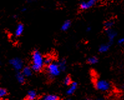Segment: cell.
Here are the masks:
<instances>
[{
	"label": "cell",
	"instance_id": "30bf717a",
	"mask_svg": "<svg viewBox=\"0 0 124 100\" xmlns=\"http://www.w3.org/2000/svg\"><path fill=\"white\" fill-rule=\"evenodd\" d=\"M38 97L37 92L34 90H29L27 93L25 100H36Z\"/></svg>",
	"mask_w": 124,
	"mask_h": 100
},
{
	"label": "cell",
	"instance_id": "d6986e66",
	"mask_svg": "<svg viewBox=\"0 0 124 100\" xmlns=\"http://www.w3.org/2000/svg\"><path fill=\"white\" fill-rule=\"evenodd\" d=\"M54 58H53L52 56H47L46 57L44 58V65H45V66H48V65H51V63H53L54 62Z\"/></svg>",
	"mask_w": 124,
	"mask_h": 100
},
{
	"label": "cell",
	"instance_id": "277c9868",
	"mask_svg": "<svg viewBox=\"0 0 124 100\" xmlns=\"http://www.w3.org/2000/svg\"><path fill=\"white\" fill-rule=\"evenodd\" d=\"M9 64L16 72L21 71L24 67V62L21 58L15 57L9 59Z\"/></svg>",
	"mask_w": 124,
	"mask_h": 100
},
{
	"label": "cell",
	"instance_id": "603a6c76",
	"mask_svg": "<svg viewBox=\"0 0 124 100\" xmlns=\"http://www.w3.org/2000/svg\"><path fill=\"white\" fill-rule=\"evenodd\" d=\"M27 10H28V9H27V8H22L21 9V13H24V12L26 11Z\"/></svg>",
	"mask_w": 124,
	"mask_h": 100
},
{
	"label": "cell",
	"instance_id": "8fae6325",
	"mask_svg": "<svg viewBox=\"0 0 124 100\" xmlns=\"http://www.w3.org/2000/svg\"><path fill=\"white\" fill-rule=\"evenodd\" d=\"M16 79L17 80L19 84H25L26 81V78L24 76L23 73L21 71H18L16 73V75H15Z\"/></svg>",
	"mask_w": 124,
	"mask_h": 100
},
{
	"label": "cell",
	"instance_id": "6da1fadb",
	"mask_svg": "<svg viewBox=\"0 0 124 100\" xmlns=\"http://www.w3.org/2000/svg\"><path fill=\"white\" fill-rule=\"evenodd\" d=\"M31 67L34 73L41 72L44 67H46L44 65V57L38 50H33L31 53Z\"/></svg>",
	"mask_w": 124,
	"mask_h": 100
},
{
	"label": "cell",
	"instance_id": "7c38bea8",
	"mask_svg": "<svg viewBox=\"0 0 124 100\" xmlns=\"http://www.w3.org/2000/svg\"><path fill=\"white\" fill-rule=\"evenodd\" d=\"M111 46H112L107 42L106 43H103V44H101L99 47L98 49V51L100 53H107V51H109V50L110 49Z\"/></svg>",
	"mask_w": 124,
	"mask_h": 100
},
{
	"label": "cell",
	"instance_id": "d4e9b609",
	"mask_svg": "<svg viewBox=\"0 0 124 100\" xmlns=\"http://www.w3.org/2000/svg\"><path fill=\"white\" fill-rule=\"evenodd\" d=\"M13 18H15V19H16V18H18V16H17V15H14V16H13Z\"/></svg>",
	"mask_w": 124,
	"mask_h": 100
},
{
	"label": "cell",
	"instance_id": "484cf974",
	"mask_svg": "<svg viewBox=\"0 0 124 100\" xmlns=\"http://www.w3.org/2000/svg\"><path fill=\"white\" fill-rule=\"evenodd\" d=\"M66 100H72V98H68L66 99Z\"/></svg>",
	"mask_w": 124,
	"mask_h": 100
},
{
	"label": "cell",
	"instance_id": "4fadbf2b",
	"mask_svg": "<svg viewBox=\"0 0 124 100\" xmlns=\"http://www.w3.org/2000/svg\"><path fill=\"white\" fill-rule=\"evenodd\" d=\"M72 26V21L70 19H66V21H64L62 24L61 26V30L62 31H67L70 29V28Z\"/></svg>",
	"mask_w": 124,
	"mask_h": 100
},
{
	"label": "cell",
	"instance_id": "cb8c5ba5",
	"mask_svg": "<svg viewBox=\"0 0 124 100\" xmlns=\"http://www.w3.org/2000/svg\"><path fill=\"white\" fill-rule=\"evenodd\" d=\"M95 100H104V98H103L102 97H99L95 99Z\"/></svg>",
	"mask_w": 124,
	"mask_h": 100
},
{
	"label": "cell",
	"instance_id": "e0dca14e",
	"mask_svg": "<svg viewBox=\"0 0 124 100\" xmlns=\"http://www.w3.org/2000/svg\"><path fill=\"white\" fill-rule=\"evenodd\" d=\"M41 100H59V97L56 94H46Z\"/></svg>",
	"mask_w": 124,
	"mask_h": 100
},
{
	"label": "cell",
	"instance_id": "7a4b0ae2",
	"mask_svg": "<svg viewBox=\"0 0 124 100\" xmlns=\"http://www.w3.org/2000/svg\"><path fill=\"white\" fill-rule=\"evenodd\" d=\"M46 70L51 79H54L55 77L59 76L62 73L59 67L58 63L56 61H54L51 65L46 66Z\"/></svg>",
	"mask_w": 124,
	"mask_h": 100
},
{
	"label": "cell",
	"instance_id": "3957f363",
	"mask_svg": "<svg viewBox=\"0 0 124 100\" xmlns=\"http://www.w3.org/2000/svg\"><path fill=\"white\" fill-rule=\"evenodd\" d=\"M94 87L97 90L102 92L109 91L111 88V84L109 81L105 80H97L94 83Z\"/></svg>",
	"mask_w": 124,
	"mask_h": 100
},
{
	"label": "cell",
	"instance_id": "5bb4252c",
	"mask_svg": "<svg viewBox=\"0 0 124 100\" xmlns=\"http://www.w3.org/2000/svg\"><path fill=\"white\" fill-rule=\"evenodd\" d=\"M57 63H58L59 67L61 71V72L66 71V69H67V60L66 58H63L60 59Z\"/></svg>",
	"mask_w": 124,
	"mask_h": 100
},
{
	"label": "cell",
	"instance_id": "ba28073f",
	"mask_svg": "<svg viewBox=\"0 0 124 100\" xmlns=\"http://www.w3.org/2000/svg\"><path fill=\"white\" fill-rule=\"evenodd\" d=\"M24 31V25L22 23H19L17 25L15 29V35L16 37H19L22 36L23 34Z\"/></svg>",
	"mask_w": 124,
	"mask_h": 100
},
{
	"label": "cell",
	"instance_id": "ac0fdd59",
	"mask_svg": "<svg viewBox=\"0 0 124 100\" xmlns=\"http://www.w3.org/2000/svg\"><path fill=\"white\" fill-rule=\"evenodd\" d=\"M72 80V79L70 75H67L64 78V80H63V84H64L65 86H69L73 82V81Z\"/></svg>",
	"mask_w": 124,
	"mask_h": 100
},
{
	"label": "cell",
	"instance_id": "5b68a950",
	"mask_svg": "<svg viewBox=\"0 0 124 100\" xmlns=\"http://www.w3.org/2000/svg\"><path fill=\"white\" fill-rule=\"evenodd\" d=\"M98 1L97 0H89V1H80L79 4V10L85 11L91 9L96 5V3Z\"/></svg>",
	"mask_w": 124,
	"mask_h": 100
},
{
	"label": "cell",
	"instance_id": "7402d4cb",
	"mask_svg": "<svg viewBox=\"0 0 124 100\" xmlns=\"http://www.w3.org/2000/svg\"><path fill=\"white\" fill-rule=\"evenodd\" d=\"M91 31H92V27L91 26H87L86 28V29H85V31H86L87 33L91 32Z\"/></svg>",
	"mask_w": 124,
	"mask_h": 100
},
{
	"label": "cell",
	"instance_id": "44dd1931",
	"mask_svg": "<svg viewBox=\"0 0 124 100\" xmlns=\"http://www.w3.org/2000/svg\"><path fill=\"white\" fill-rule=\"evenodd\" d=\"M117 44L119 46L124 45V37H122L117 40Z\"/></svg>",
	"mask_w": 124,
	"mask_h": 100
},
{
	"label": "cell",
	"instance_id": "ffe728a7",
	"mask_svg": "<svg viewBox=\"0 0 124 100\" xmlns=\"http://www.w3.org/2000/svg\"><path fill=\"white\" fill-rule=\"evenodd\" d=\"M8 95V90L5 88H0V98L1 99L5 98Z\"/></svg>",
	"mask_w": 124,
	"mask_h": 100
},
{
	"label": "cell",
	"instance_id": "52a82bcc",
	"mask_svg": "<svg viewBox=\"0 0 124 100\" xmlns=\"http://www.w3.org/2000/svg\"><path fill=\"white\" fill-rule=\"evenodd\" d=\"M78 88V83L76 81H73L72 83L69 86L68 89L66 91V94L67 96H71L75 93Z\"/></svg>",
	"mask_w": 124,
	"mask_h": 100
},
{
	"label": "cell",
	"instance_id": "2e32d148",
	"mask_svg": "<svg viewBox=\"0 0 124 100\" xmlns=\"http://www.w3.org/2000/svg\"><path fill=\"white\" fill-rule=\"evenodd\" d=\"M99 58L96 56H91L87 59V63L89 65H94L99 63Z\"/></svg>",
	"mask_w": 124,
	"mask_h": 100
},
{
	"label": "cell",
	"instance_id": "9a60e30c",
	"mask_svg": "<svg viewBox=\"0 0 124 100\" xmlns=\"http://www.w3.org/2000/svg\"><path fill=\"white\" fill-rule=\"evenodd\" d=\"M114 25H115V21L114 19H108L105 21L104 23V30L112 29Z\"/></svg>",
	"mask_w": 124,
	"mask_h": 100
},
{
	"label": "cell",
	"instance_id": "8992f818",
	"mask_svg": "<svg viewBox=\"0 0 124 100\" xmlns=\"http://www.w3.org/2000/svg\"><path fill=\"white\" fill-rule=\"evenodd\" d=\"M104 31H105V34H106L107 39H108L107 43H109L111 46H112V44H114V40L117 36V31L113 29V28L112 29H109V30H104Z\"/></svg>",
	"mask_w": 124,
	"mask_h": 100
},
{
	"label": "cell",
	"instance_id": "9c48e42d",
	"mask_svg": "<svg viewBox=\"0 0 124 100\" xmlns=\"http://www.w3.org/2000/svg\"><path fill=\"white\" fill-rule=\"evenodd\" d=\"M21 72L23 73V74L26 78H29V77L32 76L33 75V71H32L31 66H25L21 71Z\"/></svg>",
	"mask_w": 124,
	"mask_h": 100
},
{
	"label": "cell",
	"instance_id": "4316f807",
	"mask_svg": "<svg viewBox=\"0 0 124 100\" xmlns=\"http://www.w3.org/2000/svg\"></svg>",
	"mask_w": 124,
	"mask_h": 100
}]
</instances>
